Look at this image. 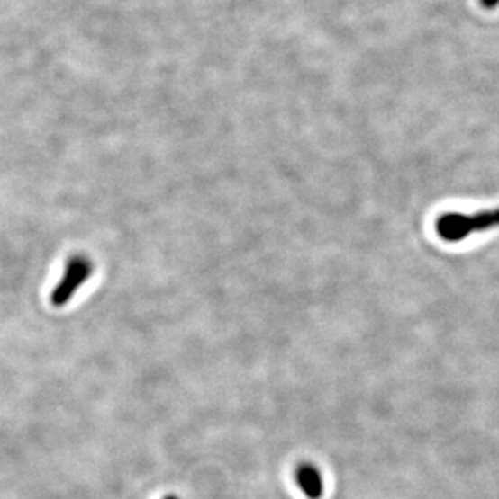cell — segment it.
Instances as JSON below:
<instances>
[{"mask_svg":"<svg viewBox=\"0 0 499 499\" xmlns=\"http://www.w3.org/2000/svg\"><path fill=\"white\" fill-rule=\"evenodd\" d=\"M493 228H499V207L472 215L449 212L441 215L436 222V233L446 243H460L474 233H485Z\"/></svg>","mask_w":499,"mask_h":499,"instance_id":"6da1fadb","label":"cell"},{"mask_svg":"<svg viewBox=\"0 0 499 499\" xmlns=\"http://www.w3.org/2000/svg\"><path fill=\"white\" fill-rule=\"evenodd\" d=\"M91 275L93 262L89 261L86 255H73L72 259L65 263L64 273L56 288L52 290L49 301L57 309L64 307L72 301L73 296L88 281Z\"/></svg>","mask_w":499,"mask_h":499,"instance_id":"7a4b0ae2","label":"cell"},{"mask_svg":"<svg viewBox=\"0 0 499 499\" xmlns=\"http://www.w3.org/2000/svg\"><path fill=\"white\" fill-rule=\"evenodd\" d=\"M295 482L298 488L305 495L308 499H320L324 492V484H322V476L320 468L310 464V462H302L295 468Z\"/></svg>","mask_w":499,"mask_h":499,"instance_id":"3957f363","label":"cell"},{"mask_svg":"<svg viewBox=\"0 0 499 499\" xmlns=\"http://www.w3.org/2000/svg\"><path fill=\"white\" fill-rule=\"evenodd\" d=\"M482 7L486 8V10H493V8L499 7V0H480Z\"/></svg>","mask_w":499,"mask_h":499,"instance_id":"277c9868","label":"cell"},{"mask_svg":"<svg viewBox=\"0 0 499 499\" xmlns=\"http://www.w3.org/2000/svg\"><path fill=\"white\" fill-rule=\"evenodd\" d=\"M164 499H178L177 496H176V495H169V496H166V498Z\"/></svg>","mask_w":499,"mask_h":499,"instance_id":"5b68a950","label":"cell"}]
</instances>
